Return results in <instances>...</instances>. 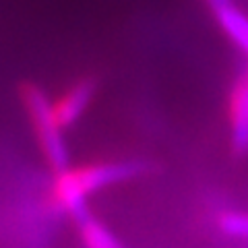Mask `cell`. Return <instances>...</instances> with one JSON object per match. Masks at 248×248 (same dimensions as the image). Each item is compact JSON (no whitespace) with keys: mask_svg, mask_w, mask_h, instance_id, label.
I'll return each instance as SVG.
<instances>
[{"mask_svg":"<svg viewBox=\"0 0 248 248\" xmlns=\"http://www.w3.org/2000/svg\"><path fill=\"white\" fill-rule=\"evenodd\" d=\"M230 147L236 155L248 153V68L240 73L228 97Z\"/></svg>","mask_w":248,"mask_h":248,"instance_id":"3957f363","label":"cell"},{"mask_svg":"<svg viewBox=\"0 0 248 248\" xmlns=\"http://www.w3.org/2000/svg\"><path fill=\"white\" fill-rule=\"evenodd\" d=\"M71 219L75 223L77 236H79L81 244L85 248H126L120 242V238L97 215L91 213L89 207L75 213Z\"/></svg>","mask_w":248,"mask_h":248,"instance_id":"8992f818","label":"cell"},{"mask_svg":"<svg viewBox=\"0 0 248 248\" xmlns=\"http://www.w3.org/2000/svg\"><path fill=\"white\" fill-rule=\"evenodd\" d=\"M151 170L145 159H102L83 166H68L64 172L52 174L50 203L58 211L73 217L89 207V199L110 186L137 180Z\"/></svg>","mask_w":248,"mask_h":248,"instance_id":"6da1fadb","label":"cell"},{"mask_svg":"<svg viewBox=\"0 0 248 248\" xmlns=\"http://www.w3.org/2000/svg\"><path fill=\"white\" fill-rule=\"evenodd\" d=\"M203 4L228 40L248 56V15L234 0H203Z\"/></svg>","mask_w":248,"mask_h":248,"instance_id":"5b68a950","label":"cell"},{"mask_svg":"<svg viewBox=\"0 0 248 248\" xmlns=\"http://www.w3.org/2000/svg\"><path fill=\"white\" fill-rule=\"evenodd\" d=\"M217 228L232 238L248 240V213H242V211L221 213L217 217Z\"/></svg>","mask_w":248,"mask_h":248,"instance_id":"52a82bcc","label":"cell"},{"mask_svg":"<svg viewBox=\"0 0 248 248\" xmlns=\"http://www.w3.org/2000/svg\"><path fill=\"white\" fill-rule=\"evenodd\" d=\"M95 93L97 79H93V77H83L60 93L54 102V112H56V118L62 124V128H71L83 118L95 99Z\"/></svg>","mask_w":248,"mask_h":248,"instance_id":"277c9868","label":"cell"},{"mask_svg":"<svg viewBox=\"0 0 248 248\" xmlns=\"http://www.w3.org/2000/svg\"><path fill=\"white\" fill-rule=\"evenodd\" d=\"M19 99L46 166L52 174L64 172L71 166V155L66 139L62 135L64 128L54 112V102L35 83H23L19 87Z\"/></svg>","mask_w":248,"mask_h":248,"instance_id":"7a4b0ae2","label":"cell"}]
</instances>
